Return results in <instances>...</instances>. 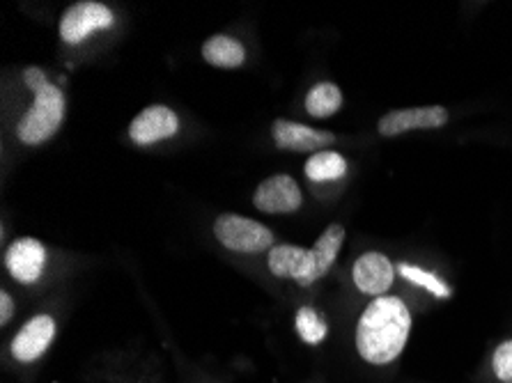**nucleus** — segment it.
<instances>
[{"label": "nucleus", "instance_id": "f257e3e1", "mask_svg": "<svg viewBox=\"0 0 512 383\" xmlns=\"http://www.w3.org/2000/svg\"><path fill=\"white\" fill-rule=\"evenodd\" d=\"M411 333V312L400 296L370 301L356 322V351L370 365H391L402 356Z\"/></svg>", "mask_w": 512, "mask_h": 383}, {"label": "nucleus", "instance_id": "f03ea898", "mask_svg": "<svg viewBox=\"0 0 512 383\" xmlns=\"http://www.w3.org/2000/svg\"><path fill=\"white\" fill-rule=\"evenodd\" d=\"M345 239V225L331 223L320 234V239L315 241L313 248H304L297 244H278L271 248L267 255V267L276 278L294 280L297 285L308 287L331 271Z\"/></svg>", "mask_w": 512, "mask_h": 383}, {"label": "nucleus", "instance_id": "7ed1b4c3", "mask_svg": "<svg viewBox=\"0 0 512 383\" xmlns=\"http://www.w3.org/2000/svg\"><path fill=\"white\" fill-rule=\"evenodd\" d=\"M26 83L35 97L17 124V138L23 145L37 147L58 134L65 120V95L58 85L46 81L42 69L37 67L26 69Z\"/></svg>", "mask_w": 512, "mask_h": 383}, {"label": "nucleus", "instance_id": "20e7f679", "mask_svg": "<svg viewBox=\"0 0 512 383\" xmlns=\"http://www.w3.org/2000/svg\"><path fill=\"white\" fill-rule=\"evenodd\" d=\"M214 237L232 253H269L274 248V232L253 218L239 214H221L214 221Z\"/></svg>", "mask_w": 512, "mask_h": 383}, {"label": "nucleus", "instance_id": "39448f33", "mask_svg": "<svg viewBox=\"0 0 512 383\" xmlns=\"http://www.w3.org/2000/svg\"><path fill=\"white\" fill-rule=\"evenodd\" d=\"M115 23V14L108 5L97 0H79L69 5L60 17V39L65 44H81L99 30H108Z\"/></svg>", "mask_w": 512, "mask_h": 383}, {"label": "nucleus", "instance_id": "423d86ee", "mask_svg": "<svg viewBox=\"0 0 512 383\" xmlns=\"http://www.w3.org/2000/svg\"><path fill=\"white\" fill-rule=\"evenodd\" d=\"M451 120V113L444 106H418V108H398L379 117L377 131L384 138H398L409 131L441 129Z\"/></svg>", "mask_w": 512, "mask_h": 383}, {"label": "nucleus", "instance_id": "0eeeda50", "mask_svg": "<svg viewBox=\"0 0 512 383\" xmlns=\"http://www.w3.org/2000/svg\"><path fill=\"white\" fill-rule=\"evenodd\" d=\"M180 117L168 106H147L129 124V138L138 147H150L161 140L177 136Z\"/></svg>", "mask_w": 512, "mask_h": 383}, {"label": "nucleus", "instance_id": "6e6552de", "mask_svg": "<svg viewBox=\"0 0 512 383\" xmlns=\"http://www.w3.org/2000/svg\"><path fill=\"white\" fill-rule=\"evenodd\" d=\"M395 264L379 250H368L363 253L352 267V280L361 294L379 299V296L389 294L395 280Z\"/></svg>", "mask_w": 512, "mask_h": 383}, {"label": "nucleus", "instance_id": "1a4fd4ad", "mask_svg": "<svg viewBox=\"0 0 512 383\" xmlns=\"http://www.w3.org/2000/svg\"><path fill=\"white\" fill-rule=\"evenodd\" d=\"M46 267V246L40 239L21 237L5 250V269L21 285H33Z\"/></svg>", "mask_w": 512, "mask_h": 383}, {"label": "nucleus", "instance_id": "9d476101", "mask_svg": "<svg viewBox=\"0 0 512 383\" xmlns=\"http://www.w3.org/2000/svg\"><path fill=\"white\" fill-rule=\"evenodd\" d=\"M304 202L297 179L290 175H274L260 182L253 193V205L262 214H294Z\"/></svg>", "mask_w": 512, "mask_h": 383}, {"label": "nucleus", "instance_id": "9b49d317", "mask_svg": "<svg viewBox=\"0 0 512 383\" xmlns=\"http://www.w3.org/2000/svg\"><path fill=\"white\" fill-rule=\"evenodd\" d=\"M271 136H274V143L281 150L304 154H317L336 145V134H331V131L315 129L292 120H276L274 127H271Z\"/></svg>", "mask_w": 512, "mask_h": 383}, {"label": "nucleus", "instance_id": "f8f14e48", "mask_svg": "<svg viewBox=\"0 0 512 383\" xmlns=\"http://www.w3.org/2000/svg\"><path fill=\"white\" fill-rule=\"evenodd\" d=\"M56 338V319L51 315H35L19 328L14 335L10 351L14 361L33 363L44 356V351L53 345Z\"/></svg>", "mask_w": 512, "mask_h": 383}, {"label": "nucleus", "instance_id": "ddd939ff", "mask_svg": "<svg viewBox=\"0 0 512 383\" xmlns=\"http://www.w3.org/2000/svg\"><path fill=\"white\" fill-rule=\"evenodd\" d=\"M203 58L207 65L219 69H237L244 65L246 49L239 39L230 35H212L203 44Z\"/></svg>", "mask_w": 512, "mask_h": 383}, {"label": "nucleus", "instance_id": "4468645a", "mask_svg": "<svg viewBox=\"0 0 512 383\" xmlns=\"http://www.w3.org/2000/svg\"><path fill=\"white\" fill-rule=\"evenodd\" d=\"M306 113L315 120H327V117L336 115L340 108H343V92L336 83L322 81L313 85L306 95Z\"/></svg>", "mask_w": 512, "mask_h": 383}, {"label": "nucleus", "instance_id": "2eb2a0df", "mask_svg": "<svg viewBox=\"0 0 512 383\" xmlns=\"http://www.w3.org/2000/svg\"><path fill=\"white\" fill-rule=\"evenodd\" d=\"M304 173L315 184H324V182H338L347 175V161L340 152L333 150H324L310 156L304 166Z\"/></svg>", "mask_w": 512, "mask_h": 383}, {"label": "nucleus", "instance_id": "dca6fc26", "mask_svg": "<svg viewBox=\"0 0 512 383\" xmlns=\"http://www.w3.org/2000/svg\"><path fill=\"white\" fill-rule=\"evenodd\" d=\"M398 273L405 280H409V283H414L416 287H423L425 292H430L432 296H437V299H451L453 296V287L446 283V280H441L437 273L432 271H425L421 267H416V264H407V262H400L398 267Z\"/></svg>", "mask_w": 512, "mask_h": 383}, {"label": "nucleus", "instance_id": "f3484780", "mask_svg": "<svg viewBox=\"0 0 512 383\" xmlns=\"http://www.w3.org/2000/svg\"><path fill=\"white\" fill-rule=\"evenodd\" d=\"M297 333L299 338L306 342V345H320V342L327 340L329 335V324L324 315H320L315 308L304 306L297 312Z\"/></svg>", "mask_w": 512, "mask_h": 383}, {"label": "nucleus", "instance_id": "a211bd4d", "mask_svg": "<svg viewBox=\"0 0 512 383\" xmlns=\"http://www.w3.org/2000/svg\"><path fill=\"white\" fill-rule=\"evenodd\" d=\"M492 374L501 383H512V338L503 340L492 354Z\"/></svg>", "mask_w": 512, "mask_h": 383}, {"label": "nucleus", "instance_id": "6ab92c4d", "mask_svg": "<svg viewBox=\"0 0 512 383\" xmlns=\"http://www.w3.org/2000/svg\"><path fill=\"white\" fill-rule=\"evenodd\" d=\"M14 317V301L7 292H0V326H7Z\"/></svg>", "mask_w": 512, "mask_h": 383}]
</instances>
